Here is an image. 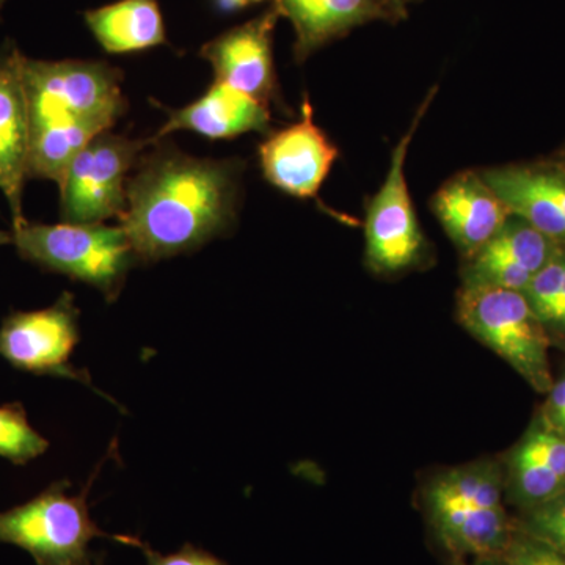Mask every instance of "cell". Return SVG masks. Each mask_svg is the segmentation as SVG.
<instances>
[{"label":"cell","mask_w":565,"mask_h":565,"mask_svg":"<svg viewBox=\"0 0 565 565\" xmlns=\"http://www.w3.org/2000/svg\"><path fill=\"white\" fill-rule=\"evenodd\" d=\"M280 18L296 32L294 57L307 61L330 41L373 21L405 20V0H274Z\"/></svg>","instance_id":"obj_15"},{"label":"cell","mask_w":565,"mask_h":565,"mask_svg":"<svg viewBox=\"0 0 565 565\" xmlns=\"http://www.w3.org/2000/svg\"><path fill=\"white\" fill-rule=\"evenodd\" d=\"M150 145L151 139H129L110 131L96 136L58 182L62 221L104 223L120 218L128 206L129 173Z\"/></svg>","instance_id":"obj_8"},{"label":"cell","mask_w":565,"mask_h":565,"mask_svg":"<svg viewBox=\"0 0 565 565\" xmlns=\"http://www.w3.org/2000/svg\"><path fill=\"white\" fill-rule=\"evenodd\" d=\"M263 2V0H214L215 7L222 13H234L247 9V7L255 6V3Z\"/></svg>","instance_id":"obj_26"},{"label":"cell","mask_w":565,"mask_h":565,"mask_svg":"<svg viewBox=\"0 0 565 565\" xmlns=\"http://www.w3.org/2000/svg\"><path fill=\"white\" fill-rule=\"evenodd\" d=\"M515 526L565 555V492L523 511Z\"/></svg>","instance_id":"obj_22"},{"label":"cell","mask_w":565,"mask_h":565,"mask_svg":"<svg viewBox=\"0 0 565 565\" xmlns=\"http://www.w3.org/2000/svg\"><path fill=\"white\" fill-rule=\"evenodd\" d=\"M457 321L479 343L508 363L534 392L552 388V338L526 297L509 289L460 286Z\"/></svg>","instance_id":"obj_4"},{"label":"cell","mask_w":565,"mask_h":565,"mask_svg":"<svg viewBox=\"0 0 565 565\" xmlns=\"http://www.w3.org/2000/svg\"><path fill=\"white\" fill-rule=\"evenodd\" d=\"M481 173L512 214L565 250V163L494 167Z\"/></svg>","instance_id":"obj_13"},{"label":"cell","mask_w":565,"mask_h":565,"mask_svg":"<svg viewBox=\"0 0 565 565\" xmlns=\"http://www.w3.org/2000/svg\"><path fill=\"white\" fill-rule=\"evenodd\" d=\"M501 459L482 457L427 479L422 508L437 544L456 561L500 557L515 531Z\"/></svg>","instance_id":"obj_2"},{"label":"cell","mask_w":565,"mask_h":565,"mask_svg":"<svg viewBox=\"0 0 565 565\" xmlns=\"http://www.w3.org/2000/svg\"><path fill=\"white\" fill-rule=\"evenodd\" d=\"M22 52L7 43L0 51V191L9 202L13 226L25 222L22 192L29 178L31 120L21 76Z\"/></svg>","instance_id":"obj_17"},{"label":"cell","mask_w":565,"mask_h":565,"mask_svg":"<svg viewBox=\"0 0 565 565\" xmlns=\"http://www.w3.org/2000/svg\"><path fill=\"white\" fill-rule=\"evenodd\" d=\"M557 161L565 163V150L563 151V154H561V159H557Z\"/></svg>","instance_id":"obj_29"},{"label":"cell","mask_w":565,"mask_h":565,"mask_svg":"<svg viewBox=\"0 0 565 565\" xmlns=\"http://www.w3.org/2000/svg\"><path fill=\"white\" fill-rule=\"evenodd\" d=\"M278 11L274 6L243 25L230 29L200 50L214 70L215 82L270 107L277 96L273 39Z\"/></svg>","instance_id":"obj_11"},{"label":"cell","mask_w":565,"mask_h":565,"mask_svg":"<svg viewBox=\"0 0 565 565\" xmlns=\"http://www.w3.org/2000/svg\"><path fill=\"white\" fill-rule=\"evenodd\" d=\"M557 250L545 234L512 214L484 247L462 259V286L523 292Z\"/></svg>","instance_id":"obj_12"},{"label":"cell","mask_w":565,"mask_h":565,"mask_svg":"<svg viewBox=\"0 0 565 565\" xmlns=\"http://www.w3.org/2000/svg\"><path fill=\"white\" fill-rule=\"evenodd\" d=\"M177 131H191L204 139L226 140L247 132H270V107L232 87L212 82L210 88L195 102L169 110L152 141H161Z\"/></svg>","instance_id":"obj_18"},{"label":"cell","mask_w":565,"mask_h":565,"mask_svg":"<svg viewBox=\"0 0 565 565\" xmlns=\"http://www.w3.org/2000/svg\"><path fill=\"white\" fill-rule=\"evenodd\" d=\"M70 481L54 482L28 503L0 512V544L25 550L36 565H93L90 542L110 537L88 512V489L70 494Z\"/></svg>","instance_id":"obj_7"},{"label":"cell","mask_w":565,"mask_h":565,"mask_svg":"<svg viewBox=\"0 0 565 565\" xmlns=\"http://www.w3.org/2000/svg\"><path fill=\"white\" fill-rule=\"evenodd\" d=\"M85 24L109 54H131L167 43L158 0H118L85 11Z\"/></svg>","instance_id":"obj_19"},{"label":"cell","mask_w":565,"mask_h":565,"mask_svg":"<svg viewBox=\"0 0 565 565\" xmlns=\"http://www.w3.org/2000/svg\"><path fill=\"white\" fill-rule=\"evenodd\" d=\"M545 329L552 341L557 340L565 344V269L555 311H553L552 319L546 323Z\"/></svg>","instance_id":"obj_25"},{"label":"cell","mask_w":565,"mask_h":565,"mask_svg":"<svg viewBox=\"0 0 565 565\" xmlns=\"http://www.w3.org/2000/svg\"><path fill=\"white\" fill-rule=\"evenodd\" d=\"M405 2H422V0H405Z\"/></svg>","instance_id":"obj_31"},{"label":"cell","mask_w":565,"mask_h":565,"mask_svg":"<svg viewBox=\"0 0 565 565\" xmlns=\"http://www.w3.org/2000/svg\"><path fill=\"white\" fill-rule=\"evenodd\" d=\"M505 500L520 512L565 492V437L539 416L504 457Z\"/></svg>","instance_id":"obj_16"},{"label":"cell","mask_w":565,"mask_h":565,"mask_svg":"<svg viewBox=\"0 0 565 565\" xmlns=\"http://www.w3.org/2000/svg\"><path fill=\"white\" fill-rule=\"evenodd\" d=\"M430 206L462 259L484 247L512 215L482 173L473 170L449 178Z\"/></svg>","instance_id":"obj_14"},{"label":"cell","mask_w":565,"mask_h":565,"mask_svg":"<svg viewBox=\"0 0 565 565\" xmlns=\"http://www.w3.org/2000/svg\"><path fill=\"white\" fill-rule=\"evenodd\" d=\"M79 315L71 292L43 310L13 311L0 323V359L24 373L70 379L96 392L88 371L71 363L81 341Z\"/></svg>","instance_id":"obj_9"},{"label":"cell","mask_w":565,"mask_h":565,"mask_svg":"<svg viewBox=\"0 0 565 565\" xmlns=\"http://www.w3.org/2000/svg\"><path fill=\"white\" fill-rule=\"evenodd\" d=\"M9 244H13V234L9 232H2V230H0V247Z\"/></svg>","instance_id":"obj_28"},{"label":"cell","mask_w":565,"mask_h":565,"mask_svg":"<svg viewBox=\"0 0 565 565\" xmlns=\"http://www.w3.org/2000/svg\"><path fill=\"white\" fill-rule=\"evenodd\" d=\"M7 0H0V11H2L3 6H6Z\"/></svg>","instance_id":"obj_30"},{"label":"cell","mask_w":565,"mask_h":565,"mask_svg":"<svg viewBox=\"0 0 565 565\" xmlns=\"http://www.w3.org/2000/svg\"><path fill=\"white\" fill-rule=\"evenodd\" d=\"M137 546L143 550L145 556H147V565H226L217 557L203 552V550L195 548L191 544H185L180 552L172 553V555H161V553L154 552L141 542Z\"/></svg>","instance_id":"obj_24"},{"label":"cell","mask_w":565,"mask_h":565,"mask_svg":"<svg viewBox=\"0 0 565 565\" xmlns=\"http://www.w3.org/2000/svg\"><path fill=\"white\" fill-rule=\"evenodd\" d=\"M338 156L340 148L316 125L308 99L299 121L269 132L258 148L263 177L278 191L302 200L318 196Z\"/></svg>","instance_id":"obj_10"},{"label":"cell","mask_w":565,"mask_h":565,"mask_svg":"<svg viewBox=\"0 0 565 565\" xmlns=\"http://www.w3.org/2000/svg\"><path fill=\"white\" fill-rule=\"evenodd\" d=\"M110 126L96 120L54 122L31 131L29 178L61 182L73 159L96 136L110 131Z\"/></svg>","instance_id":"obj_20"},{"label":"cell","mask_w":565,"mask_h":565,"mask_svg":"<svg viewBox=\"0 0 565 565\" xmlns=\"http://www.w3.org/2000/svg\"><path fill=\"white\" fill-rule=\"evenodd\" d=\"M93 565H103V563H102V561L96 559V563H95V564H93Z\"/></svg>","instance_id":"obj_32"},{"label":"cell","mask_w":565,"mask_h":565,"mask_svg":"<svg viewBox=\"0 0 565 565\" xmlns=\"http://www.w3.org/2000/svg\"><path fill=\"white\" fill-rule=\"evenodd\" d=\"M500 557L504 565H565L563 553L516 526Z\"/></svg>","instance_id":"obj_23"},{"label":"cell","mask_w":565,"mask_h":565,"mask_svg":"<svg viewBox=\"0 0 565 565\" xmlns=\"http://www.w3.org/2000/svg\"><path fill=\"white\" fill-rule=\"evenodd\" d=\"M21 76L32 129L54 122L96 120L114 128L128 110L122 73L98 61H35L21 57Z\"/></svg>","instance_id":"obj_5"},{"label":"cell","mask_w":565,"mask_h":565,"mask_svg":"<svg viewBox=\"0 0 565 565\" xmlns=\"http://www.w3.org/2000/svg\"><path fill=\"white\" fill-rule=\"evenodd\" d=\"M152 145L129 178L128 206L120 217L139 263L199 250L236 222L239 163Z\"/></svg>","instance_id":"obj_1"},{"label":"cell","mask_w":565,"mask_h":565,"mask_svg":"<svg viewBox=\"0 0 565 565\" xmlns=\"http://www.w3.org/2000/svg\"><path fill=\"white\" fill-rule=\"evenodd\" d=\"M452 565H504L501 557H481V559L456 561Z\"/></svg>","instance_id":"obj_27"},{"label":"cell","mask_w":565,"mask_h":565,"mask_svg":"<svg viewBox=\"0 0 565 565\" xmlns=\"http://www.w3.org/2000/svg\"><path fill=\"white\" fill-rule=\"evenodd\" d=\"M437 93L433 88L416 110L407 132L394 147L392 166L384 184L366 204L364 221V263L379 277H394L426 263L429 243L424 236L408 191L405 161L419 122Z\"/></svg>","instance_id":"obj_6"},{"label":"cell","mask_w":565,"mask_h":565,"mask_svg":"<svg viewBox=\"0 0 565 565\" xmlns=\"http://www.w3.org/2000/svg\"><path fill=\"white\" fill-rule=\"evenodd\" d=\"M50 449V441L33 429L24 405H0V457L14 465H25Z\"/></svg>","instance_id":"obj_21"},{"label":"cell","mask_w":565,"mask_h":565,"mask_svg":"<svg viewBox=\"0 0 565 565\" xmlns=\"http://www.w3.org/2000/svg\"><path fill=\"white\" fill-rule=\"evenodd\" d=\"M13 245L25 262L47 273L87 282L115 302L126 277L137 263L131 241L122 226L106 223H68L57 225L22 222L13 226Z\"/></svg>","instance_id":"obj_3"}]
</instances>
